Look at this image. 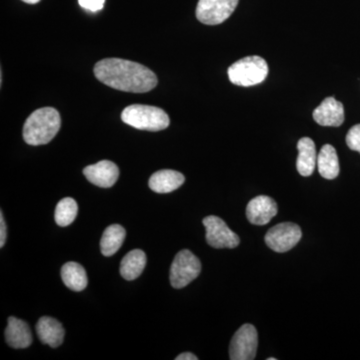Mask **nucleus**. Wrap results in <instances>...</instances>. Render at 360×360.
I'll return each instance as SVG.
<instances>
[{"label":"nucleus","mask_w":360,"mask_h":360,"mask_svg":"<svg viewBox=\"0 0 360 360\" xmlns=\"http://www.w3.org/2000/svg\"><path fill=\"white\" fill-rule=\"evenodd\" d=\"M186 177L179 172L170 169L160 170L151 175L148 186L156 193H169L184 184Z\"/></svg>","instance_id":"2eb2a0df"},{"label":"nucleus","mask_w":360,"mask_h":360,"mask_svg":"<svg viewBox=\"0 0 360 360\" xmlns=\"http://www.w3.org/2000/svg\"><path fill=\"white\" fill-rule=\"evenodd\" d=\"M122 122L136 129L160 131L169 127V117L156 106L132 104L122 111Z\"/></svg>","instance_id":"7ed1b4c3"},{"label":"nucleus","mask_w":360,"mask_h":360,"mask_svg":"<svg viewBox=\"0 0 360 360\" xmlns=\"http://www.w3.org/2000/svg\"><path fill=\"white\" fill-rule=\"evenodd\" d=\"M78 4L82 8L91 13H96L103 8L105 0H78Z\"/></svg>","instance_id":"5701e85b"},{"label":"nucleus","mask_w":360,"mask_h":360,"mask_svg":"<svg viewBox=\"0 0 360 360\" xmlns=\"http://www.w3.org/2000/svg\"><path fill=\"white\" fill-rule=\"evenodd\" d=\"M60 127V115L56 108H40L26 120L23 127V139L30 146H42L56 137Z\"/></svg>","instance_id":"f03ea898"},{"label":"nucleus","mask_w":360,"mask_h":360,"mask_svg":"<svg viewBox=\"0 0 360 360\" xmlns=\"http://www.w3.org/2000/svg\"><path fill=\"white\" fill-rule=\"evenodd\" d=\"M302 229L292 222H283L271 227L264 240L270 250L283 253L292 250L302 239Z\"/></svg>","instance_id":"423d86ee"},{"label":"nucleus","mask_w":360,"mask_h":360,"mask_svg":"<svg viewBox=\"0 0 360 360\" xmlns=\"http://www.w3.org/2000/svg\"><path fill=\"white\" fill-rule=\"evenodd\" d=\"M267 360H276V359H272V357H270V359H267Z\"/></svg>","instance_id":"bb28decb"},{"label":"nucleus","mask_w":360,"mask_h":360,"mask_svg":"<svg viewBox=\"0 0 360 360\" xmlns=\"http://www.w3.org/2000/svg\"><path fill=\"white\" fill-rule=\"evenodd\" d=\"M206 229V241L213 248H238L239 238L236 232L231 231L224 220L215 215H210L202 220Z\"/></svg>","instance_id":"1a4fd4ad"},{"label":"nucleus","mask_w":360,"mask_h":360,"mask_svg":"<svg viewBox=\"0 0 360 360\" xmlns=\"http://www.w3.org/2000/svg\"><path fill=\"white\" fill-rule=\"evenodd\" d=\"M78 206L77 201L71 198H65L58 203L54 213L56 222L60 227L68 226L77 219Z\"/></svg>","instance_id":"412c9836"},{"label":"nucleus","mask_w":360,"mask_h":360,"mask_svg":"<svg viewBox=\"0 0 360 360\" xmlns=\"http://www.w3.org/2000/svg\"><path fill=\"white\" fill-rule=\"evenodd\" d=\"M278 212L276 200L266 195H259L251 200L246 207V217L250 224L265 225L274 219Z\"/></svg>","instance_id":"9b49d317"},{"label":"nucleus","mask_w":360,"mask_h":360,"mask_svg":"<svg viewBox=\"0 0 360 360\" xmlns=\"http://www.w3.org/2000/svg\"><path fill=\"white\" fill-rule=\"evenodd\" d=\"M298 156L296 168L302 176H309L314 174L316 165V149L314 141L309 137H303L297 143Z\"/></svg>","instance_id":"dca6fc26"},{"label":"nucleus","mask_w":360,"mask_h":360,"mask_svg":"<svg viewBox=\"0 0 360 360\" xmlns=\"http://www.w3.org/2000/svg\"><path fill=\"white\" fill-rule=\"evenodd\" d=\"M314 118L322 127H340L345 122V108L335 97H328L315 108Z\"/></svg>","instance_id":"f8f14e48"},{"label":"nucleus","mask_w":360,"mask_h":360,"mask_svg":"<svg viewBox=\"0 0 360 360\" xmlns=\"http://www.w3.org/2000/svg\"><path fill=\"white\" fill-rule=\"evenodd\" d=\"M84 174L94 186L110 188L115 186L120 176L117 165L110 160H101L96 165H89L84 169Z\"/></svg>","instance_id":"9d476101"},{"label":"nucleus","mask_w":360,"mask_h":360,"mask_svg":"<svg viewBox=\"0 0 360 360\" xmlns=\"http://www.w3.org/2000/svg\"><path fill=\"white\" fill-rule=\"evenodd\" d=\"M125 234V229L120 224L110 225L104 231L101 241V252L104 257H111L120 250Z\"/></svg>","instance_id":"aec40b11"},{"label":"nucleus","mask_w":360,"mask_h":360,"mask_svg":"<svg viewBox=\"0 0 360 360\" xmlns=\"http://www.w3.org/2000/svg\"><path fill=\"white\" fill-rule=\"evenodd\" d=\"M269 75V65L260 56H248L239 59L229 68V77L238 86H252L262 84Z\"/></svg>","instance_id":"20e7f679"},{"label":"nucleus","mask_w":360,"mask_h":360,"mask_svg":"<svg viewBox=\"0 0 360 360\" xmlns=\"http://www.w3.org/2000/svg\"><path fill=\"white\" fill-rule=\"evenodd\" d=\"M37 333L40 341L52 348L58 347L65 340V330L63 324L52 317L42 316L37 322Z\"/></svg>","instance_id":"ddd939ff"},{"label":"nucleus","mask_w":360,"mask_h":360,"mask_svg":"<svg viewBox=\"0 0 360 360\" xmlns=\"http://www.w3.org/2000/svg\"><path fill=\"white\" fill-rule=\"evenodd\" d=\"M146 255L141 250L129 251L120 264V274L127 281H134L146 269Z\"/></svg>","instance_id":"a211bd4d"},{"label":"nucleus","mask_w":360,"mask_h":360,"mask_svg":"<svg viewBox=\"0 0 360 360\" xmlns=\"http://www.w3.org/2000/svg\"><path fill=\"white\" fill-rule=\"evenodd\" d=\"M200 271V260L191 251H179L170 267V283L176 290L186 288L198 278Z\"/></svg>","instance_id":"39448f33"},{"label":"nucleus","mask_w":360,"mask_h":360,"mask_svg":"<svg viewBox=\"0 0 360 360\" xmlns=\"http://www.w3.org/2000/svg\"><path fill=\"white\" fill-rule=\"evenodd\" d=\"M317 165L321 176L326 179H335L340 174V161L335 148L330 144L322 146L317 156Z\"/></svg>","instance_id":"f3484780"},{"label":"nucleus","mask_w":360,"mask_h":360,"mask_svg":"<svg viewBox=\"0 0 360 360\" xmlns=\"http://www.w3.org/2000/svg\"><path fill=\"white\" fill-rule=\"evenodd\" d=\"M347 143L352 150L359 151L360 153V124L354 125L349 129L347 135Z\"/></svg>","instance_id":"4be33fe9"},{"label":"nucleus","mask_w":360,"mask_h":360,"mask_svg":"<svg viewBox=\"0 0 360 360\" xmlns=\"http://www.w3.org/2000/svg\"><path fill=\"white\" fill-rule=\"evenodd\" d=\"M99 82L111 89L132 94L150 91L158 85V77L146 66L122 58H105L94 66Z\"/></svg>","instance_id":"f257e3e1"},{"label":"nucleus","mask_w":360,"mask_h":360,"mask_svg":"<svg viewBox=\"0 0 360 360\" xmlns=\"http://www.w3.org/2000/svg\"><path fill=\"white\" fill-rule=\"evenodd\" d=\"M258 335L252 324H243L232 338L229 345L231 360H252L257 355Z\"/></svg>","instance_id":"0eeeda50"},{"label":"nucleus","mask_w":360,"mask_h":360,"mask_svg":"<svg viewBox=\"0 0 360 360\" xmlns=\"http://www.w3.org/2000/svg\"><path fill=\"white\" fill-rule=\"evenodd\" d=\"M6 224L4 221V213H0V248H4L6 241Z\"/></svg>","instance_id":"b1692460"},{"label":"nucleus","mask_w":360,"mask_h":360,"mask_svg":"<svg viewBox=\"0 0 360 360\" xmlns=\"http://www.w3.org/2000/svg\"><path fill=\"white\" fill-rule=\"evenodd\" d=\"M7 345L16 349L27 348L32 343V333L25 321L11 316L6 329Z\"/></svg>","instance_id":"4468645a"},{"label":"nucleus","mask_w":360,"mask_h":360,"mask_svg":"<svg viewBox=\"0 0 360 360\" xmlns=\"http://www.w3.org/2000/svg\"><path fill=\"white\" fill-rule=\"evenodd\" d=\"M61 278H63L66 288H70V290L77 291V292L84 290L89 283L86 271L84 266L73 262L63 265L61 269Z\"/></svg>","instance_id":"6ab92c4d"},{"label":"nucleus","mask_w":360,"mask_h":360,"mask_svg":"<svg viewBox=\"0 0 360 360\" xmlns=\"http://www.w3.org/2000/svg\"><path fill=\"white\" fill-rule=\"evenodd\" d=\"M198 357L195 355L191 354V352H184V354H179V356L175 357V360H198Z\"/></svg>","instance_id":"393cba45"},{"label":"nucleus","mask_w":360,"mask_h":360,"mask_svg":"<svg viewBox=\"0 0 360 360\" xmlns=\"http://www.w3.org/2000/svg\"><path fill=\"white\" fill-rule=\"evenodd\" d=\"M23 2H25V4H39L40 0H22Z\"/></svg>","instance_id":"a878e982"},{"label":"nucleus","mask_w":360,"mask_h":360,"mask_svg":"<svg viewBox=\"0 0 360 360\" xmlns=\"http://www.w3.org/2000/svg\"><path fill=\"white\" fill-rule=\"evenodd\" d=\"M239 0H200L196 6V18L206 25L224 22L236 11Z\"/></svg>","instance_id":"6e6552de"}]
</instances>
